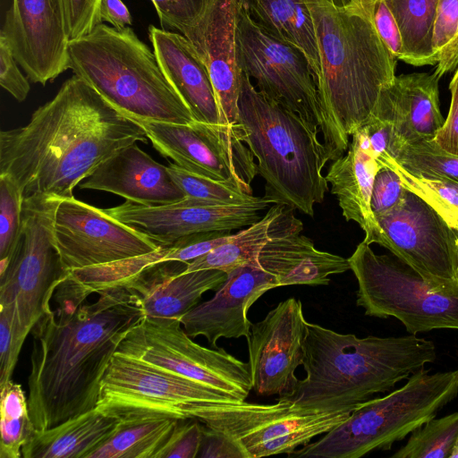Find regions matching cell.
Masks as SVG:
<instances>
[{
	"mask_svg": "<svg viewBox=\"0 0 458 458\" xmlns=\"http://www.w3.org/2000/svg\"><path fill=\"white\" fill-rule=\"evenodd\" d=\"M23 199L15 182L0 174V273L8 267L21 235Z\"/></svg>",
	"mask_w": 458,
	"mask_h": 458,
	"instance_id": "38",
	"label": "cell"
},
{
	"mask_svg": "<svg viewBox=\"0 0 458 458\" xmlns=\"http://www.w3.org/2000/svg\"><path fill=\"white\" fill-rule=\"evenodd\" d=\"M116 352L168 369L245 401L252 390L249 362L224 348L195 343L180 319L157 322L143 318L120 342Z\"/></svg>",
	"mask_w": 458,
	"mask_h": 458,
	"instance_id": "11",
	"label": "cell"
},
{
	"mask_svg": "<svg viewBox=\"0 0 458 458\" xmlns=\"http://www.w3.org/2000/svg\"><path fill=\"white\" fill-rule=\"evenodd\" d=\"M450 458H458V440L453 447Z\"/></svg>",
	"mask_w": 458,
	"mask_h": 458,
	"instance_id": "51",
	"label": "cell"
},
{
	"mask_svg": "<svg viewBox=\"0 0 458 458\" xmlns=\"http://www.w3.org/2000/svg\"><path fill=\"white\" fill-rule=\"evenodd\" d=\"M308 322L301 301H280L246 338L252 389L258 395H284L294 386L295 371L303 364Z\"/></svg>",
	"mask_w": 458,
	"mask_h": 458,
	"instance_id": "17",
	"label": "cell"
},
{
	"mask_svg": "<svg viewBox=\"0 0 458 458\" xmlns=\"http://www.w3.org/2000/svg\"><path fill=\"white\" fill-rule=\"evenodd\" d=\"M62 199L36 193L22 203V230L5 270L0 273V304L14 307L21 333L52 310L50 300L67 277L54 235L55 217Z\"/></svg>",
	"mask_w": 458,
	"mask_h": 458,
	"instance_id": "10",
	"label": "cell"
},
{
	"mask_svg": "<svg viewBox=\"0 0 458 458\" xmlns=\"http://www.w3.org/2000/svg\"><path fill=\"white\" fill-rule=\"evenodd\" d=\"M407 190V189H406ZM377 243L420 275L434 289L458 294V230L407 190L392 209L375 216Z\"/></svg>",
	"mask_w": 458,
	"mask_h": 458,
	"instance_id": "12",
	"label": "cell"
},
{
	"mask_svg": "<svg viewBox=\"0 0 458 458\" xmlns=\"http://www.w3.org/2000/svg\"><path fill=\"white\" fill-rule=\"evenodd\" d=\"M102 0H58L69 40L90 33L102 23L99 9Z\"/></svg>",
	"mask_w": 458,
	"mask_h": 458,
	"instance_id": "43",
	"label": "cell"
},
{
	"mask_svg": "<svg viewBox=\"0 0 458 458\" xmlns=\"http://www.w3.org/2000/svg\"><path fill=\"white\" fill-rule=\"evenodd\" d=\"M172 178L185 198L210 205L253 203L261 198L245 192L237 183L192 174L176 164L167 166Z\"/></svg>",
	"mask_w": 458,
	"mask_h": 458,
	"instance_id": "36",
	"label": "cell"
},
{
	"mask_svg": "<svg viewBox=\"0 0 458 458\" xmlns=\"http://www.w3.org/2000/svg\"><path fill=\"white\" fill-rule=\"evenodd\" d=\"M97 301L59 305L33 327L29 411L36 430L97 407L100 383L120 342L143 318L131 289L103 290Z\"/></svg>",
	"mask_w": 458,
	"mask_h": 458,
	"instance_id": "2",
	"label": "cell"
},
{
	"mask_svg": "<svg viewBox=\"0 0 458 458\" xmlns=\"http://www.w3.org/2000/svg\"><path fill=\"white\" fill-rule=\"evenodd\" d=\"M438 80L435 72L403 74L382 89L370 115L392 125L397 150L405 143L434 140L442 128Z\"/></svg>",
	"mask_w": 458,
	"mask_h": 458,
	"instance_id": "24",
	"label": "cell"
},
{
	"mask_svg": "<svg viewBox=\"0 0 458 458\" xmlns=\"http://www.w3.org/2000/svg\"><path fill=\"white\" fill-rule=\"evenodd\" d=\"M239 0H203L195 19L178 30L205 65L218 104L220 123L236 124L242 71L237 63Z\"/></svg>",
	"mask_w": 458,
	"mask_h": 458,
	"instance_id": "20",
	"label": "cell"
},
{
	"mask_svg": "<svg viewBox=\"0 0 458 458\" xmlns=\"http://www.w3.org/2000/svg\"><path fill=\"white\" fill-rule=\"evenodd\" d=\"M149 40L164 74L191 109L194 119L220 123V113L208 72L189 40L181 33L154 25Z\"/></svg>",
	"mask_w": 458,
	"mask_h": 458,
	"instance_id": "26",
	"label": "cell"
},
{
	"mask_svg": "<svg viewBox=\"0 0 458 458\" xmlns=\"http://www.w3.org/2000/svg\"><path fill=\"white\" fill-rule=\"evenodd\" d=\"M293 210L284 205L259 256V265L276 277L279 287L327 285L330 276L351 270L348 259L316 249L313 241L301 233L303 224Z\"/></svg>",
	"mask_w": 458,
	"mask_h": 458,
	"instance_id": "22",
	"label": "cell"
},
{
	"mask_svg": "<svg viewBox=\"0 0 458 458\" xmlns=\"http://www.w3.org/2000/svg\"><path fill=\"white\" fill-rule=\"evenodd\" d=\"M0 33L32 82L46 85L70 69L58 0H12Z\"/></svg>",
	"mask_w": 458,
	"mask_h": 458,
	"instance_id": "19",
	"label": "cell"
},
{
	"mask_svg": "<svg viewBox=\"0 0 458 458\" xmlns=\"http://www.w3.org/2000/svg\"><path fill=\"white\" fill-rule=\"evenodd\" d=\"M54 235L67 271L139 257L160 247L104 209L74 197L60 201Z\"/></svg>",
	"mask_w": 458,
	"mask_h": 458,
	"instance_id": "16",
	"label": "cell"
},
{
	"mask_svg": "<svg viewBox=\"0 0 458 458\" xmlns=\"http://www.w3.org/2000/svg\"><path fill=\"white\" fill-rule=\"evenodd\" d=\"M99 17L101 22L106 21L118 30L132 23L131 13L122 0H102Z\"/></svg>",
	"mask_w": 458,
	"mask_h": 458,
	"instance_id": "50",
	"label": "cell"
},
{
	"mask_svg": "<svg viewBox=\"0 0 458 458\" xmlns=\"http://www.w3.org/2000/svg\"><path fill=\"white\" fill-rule=\"evenodd\" d=\"M142 126L73 74L30 122L0 132V174L23 197L73 198V189L119 149L147 143Z\"/></svg>",
	"mask_w": 458,
	"mask_h": 458,
	"instance_id": "1",
	"label": "cell"
},
{
	"mask_svg": "<svg viewBox=\"0 0 458 458\" xmlns=\"http://www.w3.org/2000/svg\"><path fill=\"white\" fill-rule=\"evenodd\" d=\"M279 287L276 277L260 265L249 264L227 273L215 295L181 318L191 338L203 335L214 347L220 338H247L252 323L248 311L266 292Z\"/></svg>",
	"mask_w": 458,
	"mask_h": 458,
	"instance_id": "21",
	"label": "cell"
},
{
	"mask_svg": "<svg viewBox=\"0 0 458 458\" xmlns=\"http://www.w3.org/2000/svg\"><path fill=\"white\" fill-rule=\"evenodd\" d=\"M370 14L376 30L396 59L403 58V44L396 21L384 0H370Z\"/></svg>",
	"mask_w": 458,
	"mask_h": 458,
	"instance_id": "48",
	"label": "cell"
},
{
	"mask_svg": "<svg viewBox=\"0 0 458 458\" xmlns=\"http://www.w3.org/2000/svg\"><path fill=\"white\" fill-rule=\"evenodd\" d=\"M406 191L395 171L387 166H381L375 176L370 199L374 216L395 207Z\"/></svg>",
	"mask_w": 458,
	"mask_h": 458,
	"instance_id": "44",
	"label": "cell"
},
{
	"mask_svg": "<svg viewBox=\"0 0 458 458\" xmlns=\"http://www.w3.org/2000/svg\"><path fill=\"white\" fill-rule=\"evenodd\" d=\"M305 3L319 54L320 132L328 161H335L368 121L382 89L394 81L397 59L376 30L370 0Z\"/></svg>",
	"mask_w": 458,
	"mask_h": 458,
	"instance_id": "3",
	"label": "cell"
},
{
	"mask_svg": "<svg viewBox=\"0 0 458 458\" xmlns=\"http://www.w3.org/2000/svg\"><path fill=\"white\" fill-rule=\"evenodd\" d=\"M18 63L5 37L0 33V85L17 101H24L30 90L28 77L18 67Z\"/></svg>",
	"mask_w": 458,
	"mask_h": 458,
	"instance_id": "45",
	"label": "cell"
},
{
	"mask_svg": "<svg viewBox=\"0 0 458 458\" xmlns=\"http://www.w3.org/2000/svg\"><path fill=\"white\" fill-rule=\"evenodd\" d=\"M283 207L274 204L259 221L231 234L227 242L188 263L184 271L218 269L227 274L244 265H259V253L268 241L271 225Z\"/></svg>",
	"mask_w": 458,
	"mask_h": 458,
	"instance_id": "32",
	"label": "cell"
},
{
	"mask_svg": "<svg viewBox=\"0 0 458 458\" xmlns=\"http://www.w3.org/2000/svg\"><path fill=\"white\" fill-rule=\"evenodd\" d=\"M236 400L184 376L115 352L101 380L96 409L120 420L150 417L202 420L210 411Z\"/></svg>",
	"mask_w": 458,
	"mask_h": 458,
	"instance_id": "8",
	"label": "cell"
},
{
	"mask_svg": "<svg viewBox=\"0 0 458 458\" xmlns=\"http://www.w3.org/2000/svg\"><path fill=\"white\" fill-rule=\"evenodd\" d=\"M162 29L179 30L197 17L203 0H151Z\"/></svg>",
	"mask_w": 458,
	"mask_h": 458,
	"instance_id": "47",
	"label": "cell"
},
{
	"mask_svg": "<svg viewBox=\"0 0 458 458\" xmlns=\"http://www.w3.org/2000/svg\"><path fill=\"white\" fill-rule=\"evenodd\" d=\"M271 203L259 201L239 205H209L190 199L164 206L148 207L126 201L104 211L146 236L157 246H170L180 238L201 232H232L250 226L263 216Z\"/></svg>",
	"mask_w": 458,
	"mask_h": 458,
	"instance_id": "18",
	"label": "cell"
},
{
	"mask_svg": "<svg viewBox=\"0 0 458 458\" xmlns=\"http://www.w3.org/2000/svg\"><path fill=\"white\" fill-rule=\"evenodd\" d=\"M433 46L440 78L458 67V0H438Z\"/></svg>",
	"mask_w": 458,
	"mask_h": 458,
	"instance_id": "39",
	"label": "cell"
},
{
	"mask_svg": "<svg viewBox=\"0 0 458 458\" xmlns=\"http://www.w3.org/2000/svg\"><path fill=\"white\" fill-rule=\"evenodd\" d=\"M457 285H458V270H457Z\"/></svg>",
	"mask_w": 458,
	"mask_h": 458,
	"instance_id": "52",
	"label": "cell"
},
{
	"mask_svg": "<svg viewBox=\"0 0 458 458\" xmlns=\"http://www.w3.org/2000/svg\"><path fill=\"white\" fill-rule=\"evenodd\" d=\"M265 33L293 45L306 55L317 83L320 75L318 42L305 0H239Z\"/></svg>",
	"mask_w": 458,
	"mask_h": 458,
	"instance_id": "29",
	"label": "cell"
},
{
	"mask_svg": "<svg viewBox=\"0 0 458 458\" xmlns=\"http://www.w3.org/2000/svg\"><path fill=\"white\" fill-rule=\"evenodd\" d=\"M384 1L401 35L402 60L415 66L437 64L433 33L438 0Z\"/></svg>",
	"mask_w": 458,
	"mask_h": 458,
	"instance_id": "31",
	"label": "cell"
},
{
	"mask_svg": "<svg viewBox=\"0 0 458 458\" xmlns=\"http://www.w3.org/2000/svg\"><path fill=\"white\" fill-rule=\"evenodd\" d=\"M198 457L248 458V455L233 437L202 423V437Z\"/></svg>",
	"mask_w": 458,
	"mask_h": 458,
	"instance_id": "46",
	"label": "cell"
},
{
	"mask_svg": "<svg viewBox=\"0 0 458 458\" xmlns=\"http://www.w3.org/2000/svg\"><path fill=\"white\" fill-rule=\"evenodd\" d=\"M120 420L96 408L53 428L34 430L24 444L23 458H86L115 430Z\"/></svg>",
	"mask_w": 458,
	"mask_h": 458,
	"instance_id": "28",
	"label": "cell"
},
{
	"mask_svg": "<svg viewBox=\"0 0 458 458\" xmlns=\"http://www.w3.org/2000/svg\"><path fill=\"white\" fill-rule=\"evenodd\" d=\"M378 163L381 166L395 171L405 189L419 195L451 226L458 230V182L417 177L389 157L382 158Z\"/></svg>",
	"mask_w": 458,
	"mask_h": 458,
	"instance_id": "37",
	"label": "cell"
},
{
	"mask_svg": "<svg viewBox=\"0 0 458 458\" xmlns=\"http://www.w3.org/2000/svg\"><path fill=\"white\" fill-rule=\"evenodd\" d=\"M304 349L306 377L277 400L317 411H353L437 359L416 335L359 338L309 322Z\"/></svg>",
	"mask_w": 458,
	"mask_h": 458,
	"instance_id": "4",
	"label": "cell"
},
{
	"mask_svg": "<svg viewBox=\"0 0 458 458\" xmlns=\"http://www.w3.org/2000/svg\"><path fill=\"white\" fill-rule=\"evenodd\" d=\"M1 389L0 458H21L22 447L34 432L28 398L21 386L13 379Z\"/></svg>",
	"mask_w": 458,
	"mask_h": 458,
	"instance_id": "33",
	"label": "cell"
},
{
	"mask_svg": "<svg viewBox=\"0 0 458 458\" xmlns=\"http://www.w3.org/2000/svg\"><path fill=\"white\" fill-rule=\"evenodd\" d=\"M458 440V411L434 417L410 434L394 458H450Z\"/></svg>",
	"mask_w": 458,
	"mask_h": 458,
	"instance_id": "35",
	"label": "cell"
},
{
	"mask_svg": "<svg viewBox=\"0 0 458 458\" xmlns=\"http://www.w3.org/2000/svg\"><path fill=\"white\" fill-rule=\"evenodd\" d=\"M231 234V232L211 231L183 236L168 246L163 262L178 261L188 264L227 242Z\"/></svg>",
	"mask_w": 458,
	"mask_h": 458,
	"instance_id": "42",
	"label": "cell"
},
{
	"mask_svg": "<svg viewBox=\"0 0 458 458\" xmlns=\"http://www.w3.org/2000/svg\"><path fill=\"white\" fill-rule=\"evenodd\" d=\"M381 165L373 156L368 138L360 128L352 135L346 154L335 159L327 175L346 221L356 222L369 241L377 230L370 208L375 176Z\"/></svg>",
	"mask_w": 458,
	"mask_h": 458,
	"instance_id": "27",
	"label": "cell"
},
{
	"mask_svg": "<svg viewBox=\"0 0 458 458\" xmlns=\"http://www.w3.org/2000/svg\"><path fill=\"white\" fill-rule=\"evenodd\" d=\"M393 159L417 177L458 182V156L445 151L434 140L405 143Z\"/></svg>",
	"mask_w": 458,
	"mask_h": 458,
	"instance_id": "34",
	"label": "cell"
},
{
	"mask_svg": "<svg viewBox=\"0 0 458 458\" xmlns=\"http://www.w3.org/2000/svg\"><path fill=\"white\" fill-rule=\"evenodd\" d=\"M137 122L153 147L178 166L214 180L233 182L252 194L250 183L258 165L237 123Z\"/></svg>",
	"mask_w": 458,
	"mask_h": 458,
	"instance_id": "15",
	"label": "cell"
},
{
	"mask_svg": "<svg viewBox=\"0 0 458 458\" xmlns=\"http://www.w3.org/2000/svg\"><path fill=\"white\" fill-rule=\"evenodd\" d=\"M79 187L111 192L148 207L169 205L185 199L167 166L154 160L137 143L106 159Z\"/></svg>",
	"mask_w": 458,
	"mask_h": 458,
	"instance_id": "23",
	"label": "cell"
},
{
	"mask_svg": "<svg viewBox=\"0 0 458 458\" xmlns=\"http://www.w3.org/2000/svg\"><path fill=\"white\" fill-rule=\"evenodd\" d=\"M237 63L256 89L321 131L323 114L310 64L296 47L261 30L240 4Z\"/></svg>",
	"mask_w": 458,
	"mask_h": 458,
	"instance_id": "13",
	"label": "cell"
},
{
	"mask_svg": "<svg viewBox=\"0 0 458 458\" xmlns=\"http://www.w3.org/2000/svg\"><path fill=\"white\" fill-rule=\"evenodd\" d=\"M11 304H0V386L12 379L22 344L26 339Z\"/></svg>",
	"mask_w": 458,
	"mask_h": 458,
	"instance_id": "40",
	"label": "cell"
},
{
	"mask_svg": "<svg viewBox=\"0 0 458 458\" xmlns=\"http://www.w3.org/2000/svg\"><path fill=\"white\" fill-rule=\"evenodd\" d=\"M352 411H317L280 400L273 404L237 400L213 410L200 422L233 437L248 458H260L293 454L342 423Z\"/></svg>",
	"mask_w": 458,
	"mask_h": 458,
	"instance_id": "14",
	"label": "cell"
},
{
	"mask_svg": "<svg viewBox=\"0 0 458 458\" xmlns=\"http://www.w3.org/2000/svg\"><path fill=\"white\" fill-rule=\"evenodd\" d=\"M348 261L358 282L356 303L365 315L395 318L411 335L458 330V294L434 289L400 259L376 254L363 241Z\"/></svg>",
	"mask_w": 458,
	"mask_h": 458,
	"instance_id": "9",
	"label": "cell"
},
{
	"mask_svg": "<svg viewBox=\"0 0 458 458\" xmlns=\"http://www.w3.org/2000/svg\"><path fill=\"white\" fill-rule=\"evenodd\" d=\"M186 263L153 265L135 287L141 298L144 318L162 322L181 318L199 304L202 294L217 290L227 274L218 269L186 272Z\"/></svg>",
	"mask_w": 458,
	"mask_h": 458,
	"instance_id": "25",
	"label": "cell"
},
{
	"mask_svg": "<svg viewBox=\"0 0 458 458\" xmlns=\"http://www.w3.org/2000/svg\"><path fill=\"white\" fill-rule=\"evenodd\" d=\"M177 420L165 417L122 420L109 437L86 458H154Z\"/></svg>",
	"mask_w": 458,
	"mask_h": 458,
	"instance_id": "30",
	"label": "cell"
},
{
	"mask_svg": "<svg viewBox=\"0 0 458 458\" xmlns=\"http://www.w3.org/2000/svg\"><path fill=\"white\" fill-rule=\"evenodd\" d=\"M202 437V424L196 418L178 420L171 435L154 458H196Z\"/></svg>",
	"mask_w": 458,
	"mask_h": 458,
	"instance_id": "41",
	"label": "cell"
},
{
	"mask_svg": "<svg viewBox=\"0 0 458 458\" xmlns=\"http://www.w3.org/2000/svg\"><path fill=\"white\" fill-rule=\"evenodd\" d=\"M457 395L458 369L431 374L422 368L403 386L360 404L342 423L293 454L360 458L375 450H390Z\"/></svg>",
	"mask_w": 458,
	"mask_h": 458,
	"instance_id": "7",
	"label": "cell"
},
{
	"mask_svg": "<svg viewBox=\"0 0 458 458\" xmlns=\"http://www.w3.org/2000/svg\"><path fill=\"white\" fill-rule=\"evenodd\" d=\"M237 125L265 180L264 198L313 216L328 191L319 129L259 91L242 72Z\"/></svg>",
	"mask_w": 458,
	"mask_h": 458,
	"instance_id": "5",
	"label": "cell"
},
{
	"mask_svg": "<svg viewBox=\"0 0 458 458\" xmlns=\"http://www.w3.org/2000/svg\"><path fill=\"white\" fill-rule=\"evenodd\" d=\"M70 69L106 101L135 121L195 122L161 70L154 51L133 30L105 23L69 42Z\"/></svg>",
	"mask_w": 458,
	"mask_h": 458,
	"instance_id": "6",
	"label": "cell"
},
{
	"mask_svg": "<svg viewBox=\"0 0 458 458\" xmlns=\"http://www.w3.org/2000/svg\"><path fill=\"white\" fill-rule=\"evenodd\" d=\"M449 88L452 97L448 114L434 140L445 151L458 156V67Z\"/></svg>",
	"mask_w": 458,
	"mask_h": 458,
	"instance_id": "49",
	"label": "cell"
}]
</instances>
